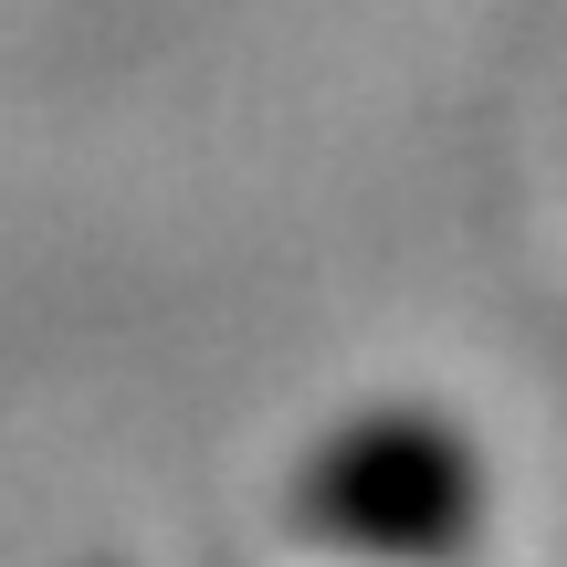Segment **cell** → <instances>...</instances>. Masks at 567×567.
Returning a JSON list of instances; mask_svg holds the SVG:
<instances>
[{"label":"cell","mask_w":567,"mask_h":567,"mask_svg":"<svg viewBox=\"0 0 567 567\" xmlns=\"http://www.w3.org/2000/svg\"><path fill=\"white\" fill-rule=\"evenodd\" d=\"M284 526L305 547H337L368 567H452L484 536V452L452 410L421 400L358 410L295 463Z\"/></svg>","instance_id":"1"}]
</instances>
